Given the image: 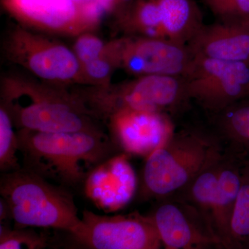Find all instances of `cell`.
I'll use <instances>...</instances> for the list:
<instances>
[{"mask_svg":"<svg viewBox=\"0 0 249 249\" xmlns=\"http://www.w3.org/2000/svg\"><path fill=\"white\" fill-rule=\"evenodd\" d=\"M86 196L100 209H122L137 190L135 172L125 155H114L89 172L84 181Z\"/></svg>","mask_w":249,"mask_h":249,"instance_id":"14","label":"cell"},{"mask_svg":"<svg viewBox=\"0 0 249 249\" xmlns=\"http://www.w3.org/2000/svg\"><path fill=\"white\" fill-rule=\"evenodd\" d=\"M69 234L78 249H162L151 217L137 213L106 215L85 210Z\"/></svg>","mask_w":249,"mask_h":249,"instance_id":"9","label":"cell"},{"mask_svg":"<svg viewBox=\"0 0 249 249\" xmlns=\"http://www.w3.org/2000/svg\"><path fill=\"white\" fill-rule=\"evenodd\" d=\"M217 114L219 132L235 146H249V97L234 103Z\"/></svg>","mask_w":249,"mask_h":249,"instance_id":"20","label":"cell"},{"mask_svg":"<svg viewBox=\"0 0 249 249\" xmlns=\"http://www.w3.org/2000/svg\"><path fill=\"white\" fill-rule=\"evenodd\" d=\"M108 119L116 143L134 155L148 157L174 134L163 113L121 109Z\"/></svg>","mask_w":249,"mask_h":249,"instance_id":"13","label":"cell"},{"mask_svg":"<svg viewBox=\"0 0 249 249\" xmlns=\"http://www.w3.org/2000/svg\"><path fill=\"white\" fill-rule=\"evenodd\" d=\"M165 38L188 46L204 26L194 0H157Z\"/></svg>","mask_w":249,"mask_h":249,"instance_id":"16","label":"cell"},{"mask_svg":"<svg viewBox=\"0 0 249 249\" xmlns=\"http://www.w3.org/2000/svg\"><path fill=\"white\" fill-rule=\"evenodd\" d=\"M98 3L106 14L113 15L115 7L116 0H98Z\"/></svg>","mask_w":249,"mask_h":249,"instance_id":"25","label":"cell"},{"mask_svg":"<svg viewBox=\"0 0 249 249\" xmlns=\"http://www.w3.org/2000/svg\"><path fill=\"white\" fill-rule=\"evenodd\" d=\"M116 20L130 37L165 38L157 0H136Z\"/></svg>","mask_w":249,"mask_h":249,"instance_id":"17","label":"cell"},{"mask_svg":"<svg viewBox=\"0 0 249 249\" xmlns=\"http://www.w3.org/2000/svg\"><path fill=\"white\" fill-rule=\"evenodd\" d=\"M220 22L249 18V0H202Z\"/></svg>","mask_w":249,"mask_h":249,"instance_id":"22","label":"cell"},{"mask_svg":"<svg viewBox=\"0 0 249 249\" xmlns=\"http://www.w3.org/2000/svg\"><path fill=\"white\" fill-rule=\"evenodd\" d=\"M188 47L193 55L249 63V18L204 24Z\"/></svg>","mask_w":249,"mask_h":249,"instance_id":"15","label":"cell"},{"mask_svg":"<svg viewBox=\"0 0 249 249\" xmlns=\"http://www.w3.org/2000/svg\"><path fill=\"white\" fill-rule=\"evenodd\" d=\"M17 134L25 168L68 186L84 183L91 170L114 155L112 143L101 129L73 132L19 129Z\"/></svg>","mask_w":249,"mask_h":249,"instance_id":"2","label":"cell"},{"mask_svg":"<svg viewBox=\"0 0 249 249\" xmlns=\"http://www.w3.org/2000/svg\"><path fill=\"white\" fill-rule=\"evenodd\" d=\"M4 51L10 61L43 83L62 88L81 82V65L72 49L25 27L10 31Z\"/></svg>","mask_w":249,"mask_h":249,"instance_id":"6","label":"cell"},{"mask_svg":"<svg viewBox=\"0 0 249 249\" xmlns=\"http://www.w3.org/2000/svg\"><path fill=\"white\" fill-rule=\"evenodd\" d=\"M83 95L97 116L109 117L121 109L163 113L188 99L182 76L147 75L113 87H96Z\"/></svg>","mask_w":249,"mask_h":249,"instance_id":"5","label":"cell"},{"mask_svg":"<svg viewBox=\"0 0 249 249\" xmlns=\"http://www.w3.org/2000/svg\"><path fill=\"white\" fill-rule=\"evenodd\" d=\"M219 155L215 145L199 134H173L147 157L144 190L151 196H163L185 188Z\"/></svg>","mask_w":249,"mask_h":249,"instance_id":"4","label":"cell"},{"mask_svg":"<svg viewBox=\"0 0 249 249\" xmlns=\"http://www.w3.org/2000/svg\"><path fill=\"white\" fill-rule=\"evenodd\" d=\"M246 152H247V154H248V155H249V146L247 147V150H246Z\"/></svg>","mask_w":249,"mask_h":249,"instance_id":"27","label":"cell"},{"mask_svg":"<svg viewBox=\"0 0 249 249\" xmlns=\"http://www.w3.org/2000/svg\"><path fill=\"white\" fill-rule=\"evenodd\" d=\"M150 217L162 249H205L222 245L206 219L190 204L164 203Z\"/></svg>","mask_w":249,"mask_h":249,"instance_id":"12","label":"cell"},{"mask_svg":"<svg viewBox=\"0 0 249 249\" xmlns=\"http://www.w3.org/2000/svg\"><path fill=\"white\" fill-rule=\"evenodd\" d=\"M124 40L125 37L108 42L107 49L101 56L82 65L80 83L98 88L109 85L113 73L121 67Z\"/></svg>","mask_w":249,"mask_h":249,"instance_id":"19","label":"cell"},{"mask_svg":"<svg viewBox=\"0 0 249 249\" xmlns=\"http://www.w3.org/2000/svg\"><path fill=\"white\" fill-rule=\"evenodd\" d=\"M107 45L108 42L106 43L97 36L85 32L77 36L72 50L82 66L101 56Z\"/></svg>","mask_w":249,"mask_h":249,"instance_id":"23","label":"cell"},{"mask_svg":"<svg viewBox=\"0 0 249 249\" xmlns=\"http://www.w3.org/2000/svg\"><path fill=\"white\" fill-rule=\"evenodd\" d=\"M1 4L22 25L62 35L89 32L106 14L97 1L85 6L71 0H1Z\"/></svg>","mask_w":249,"mask_h":249,"instance_id":"10","label":"cell"},{"mask_svg":"<svg viewBox=\"0 0 249 249\" xmlns=\"http://www.w3.org/2000/svg\"><path fill=\"white\" fill-rule=\"evenodd\" d=\"M14 122L4 106L0 108V169L2 173L21 168L17 157L19 151L18 134L14 130Z\"/></svg>","mask_w":249,"mask_h":249,"instance_id":"21","label":"cell"},{"mask_svg":"<svg viewBox=\"0 0 249 249\" xmlns=\"http://www.w3.org/2000/svg\"><path fill=\"white\" fill-rule=\"evenodd\" d=\"M244 165L219 155L188 186L190 204L200 213L223 245L242 185Z\"/></svg>","mask_w":249,"mask_h":249,"instance_id":"8","label":"cell"},{"mask_svg":"<svg viewBox=\"0 0 249 249\" xmlns=\"http://www.w3.org/2000/svg\"><path fill=\"white\" fill-rule=\"evenodd\" d=\"M224 246L230 249H249V160L245 163Z\"/></svg>","mask_w":249,"mask_h":249,"instance_id":"18","label":"cell"},{"mask_svg":"<svg viewBox=\"0 0 249 249\" xmlns=\"http://www.w3.org/2000/svg\"><path fill=\"white\" fill-rule=\"evenodd\" d=\"M193 55L182 76L188 99L217 113L249 97V63Z\"/></svg>","mask_w":249,"mask_h":249,"instance_id":"7","label":"cell"},{"mask_svg":"<svg viewBox=\"0 0 249 249\" xmlns=\"http://www.w3.org/2000/svg\"><path fill=\"white\" fill-rule=\"evenodd\" d=\"M42 245V239L34 232L1 227L0 249H40Z\"/></svg>","mask_w":249,"mask_h":249,"instance_id":"24","label":"cell"},{"mask_svg":"<svg viewBox=\"0 0 249 249\" xmlns=\"http://www.w3.org/2000/svg\"><path fill=\"white\" fill-rule=\"evenodd\" d=\"M0 194L18 228H46L71 232L80 222L71 193L28 169L3 173Z\"/></svg>","mask_w":249,"mask_h":249,"instance_id":"3","label":"cell"},{"mask_svg":"<svg viewBox=\"0 0 249 249\" xmlns=\"http://www.w3.org/2000/svg\"><path fill=\"white\" fill-rule=\"evenodd\" d=\"M71 1L76 3L77 4L80 5V6H85L96 2L98 0H71Z\"/></svg>","mask_w":249,"mask_h":249,"instance_id":"26","label":"cell"},{"mask_svg":"<svg viewBox=\"0 0 249 249\" xmlns=\"http://www.w3.org/2000/svg\"><path fill=\"white\" fill-rule=\"evenodd\" d=\"M193 56L188 46L169 39L125 37L121 67L138 77L183 76Z\"/></svg>","mask_w":249,"mask_h":249,"instance_id":"11","label":"cell"},{"mask_svg":"<svg viewBox=\"0 0 249 249\" xmlns=\"http://www.w3.org/2000/svg\"><path fill=\"white\" fill-rule=\"evenodd\" d=\"M1 106L19 129L73 132L100 129L83 96L47 83L9 76L1 81Z\"/></svg>","mask_w":249,"mask_h":249,"instance_id":"1","label":"cell"}]
</instances>
